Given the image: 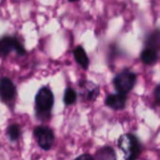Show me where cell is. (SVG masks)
<instances>
[{"instance_id": "1", "label": "cell", "mask_w": 160, "mask_h": 160, "mask_svg": "<svg viewBox=\"0 0 160 160\" xmlns=\"http://www.w3.org/2000/svg\"><path fill=\"white\" fill-rule=\"evenodd\" d=\"M119 148L124 152L126 158L136 159L142 153V145L136 136L132 134H125L118 141Z\"/></svg>"}, {"instance_id": "2", "label": "cell", "mask_w": 160, "mask_h": 160, "mask_svg": "<svg viewBox=\"0 0 160 160\" xmlns=\"http://www.w3.org/2000/svg\"><path fill=\"white\" fill-rule=\"evenodd\" d=\"M37 115L40 116H49L53 106V94L47 87H42L39 89L35 98Z\"/></svg>"}, {"instance_id": "3", "label": "cell", "mask_w": 160, "mask_h": 160, "mask_svg": "<svg viewBox=\"0 0 160 160\" xmlns=\"http://www.w3.org/2000/svg\"><path fill=\"white\" fill-rule=\"evenodd\" d=\"M136 81L137 75L128 69H125L124 71L116 75L113 80V85L118 92L128 94L134 88Z\"/></svg>"}, {"instance_id": "4", "label": "cell", "mask_w": 160, "mask_h": 160, "mask_svg": "<svg viewBox=\"0 0 160 160\" xmlns=\"http://www.w3.org/2000/svg\"><path fill=\"white\" fill-rule=\"evenodd\" d=\"M34 136L37 140L38 146L42 150L48 151L52 147L54 142V134L50 128L44 126L35 128Z\"/></svg>"}, {"instance_id": "5", "label": "cell", "mask_w": 160, "mask_h": 160, "mask_svg": "<svg viewBox=\"0 0 160 160\" xmlns=\"http://www.w3.org/2000/svg\"><path fill=\"white\" fill-rule=\"evenodd\" d=\"M11 52H15L19 55H23L25 50L20 41L12 37H4L0 41V53L2 56H7Z\"/></svg>"}, {"instance_id": "6", "label": "cell", "mask_w": 160, "mask_h": 160, "mask_svg": "<svg viewBox=\"0 0 160 160\" xmlns=\"http://www.w3.org/2000/svg\"><path fill=\"white\" fill-rule=\"evenodd\" d=\"M0 93L1 99L4 102H9L13 100L16 96V87L9 78L3 77L0 82Z\"/></svg>"}, {"instance_id": "7", "label": "cell", "mask_w": 160, "mask_h": 160, "mask_svg": "<svg viewBox=\"0 0 160 160\" xmlns=\"http://www.w3.org/2000/svg\"><path fill=\"white\" fill-rule=\"evenodd\" d=\"M127 100H128L127 94L118 92L117 94L109 95L105 99V104L111 109L118 111V110H123L126 107Z\"/></svg>"}, {"instance_id": "8", "label": "cell", "mask_w": 160, "mask_h": 160, "mask_svg": "<svg viewBox=\"0 0 160 160\" xmlns=\"http://www.w3.org/2000/svg\"><path fill=\"white\" fill-rule=\"evenodd\" d=\"M73 55L76 60V62L83 68L87 69L89 67V58L87 56V53L85 50L82 46H77L73 51Z\"/></svg>"}, {"instance_id": "9", "label": "cell", "mask_w": 160, "mask_h": 160, "mask_svg": "<svg viewBox=\"0 0 160 160\" xmlns=\"http://www.w3.org/2000/svg\"><path fill=\"white\" fill-rule=\"evenodd\" d=\"M141 59L142 61L146 64V65H154L158 59V50L149 48L147 47L145 50L141 54Z\"/></svg>"}, {"instance_id": "10", "label": "cell", "mask_w": 160, "mask_h": 160, "mask_svg": "<svg viewBox=\"0 0 160 160\" xmlns=\"http://www.w3.org/2000/svg\"><path fill=\"white\" fill-rule=\"evenodd\" d=\"M98 158V159H115L116 156L114 153V150L111 147H103L101 149H99L95 158Z\"/></svg>"}, {"instance_id": "11", "label": "cell", "mask_w": 160, "mask_h": 160, "mask_svg": "<svg viewBox=\"0 0 160 160\" xmlns=\"http://www.w3.org/2000/svg\"><path fill=\"white\" fill-rule=\"evenodd\" d=\"M146 44L149 48L156 50L160 49V29H157L149 35Z\"/></svg>"}, {"instance_id": "12", "label": "cell", "mask_w": 160, "mask_h": 160, "mask_svg": "<svg viewBox=\"0 0 160 160\" xmlns=\"http://www.w3.org/2000/svg\"><path fill=\"white\" fill-rule=\"evenodd\" d=\"M7 135H8L9 141L16 142L21 136V128H20V127L18 125H16V124L10 125L7 128Z\"/></svg>"}, {"instance_id": "13", "label": "cell", "mask_w": 160, "mask_h": 160, "mask_svg": "<svg viewBox=\"0 0 160 160\" xmlns=\"http://www.w3.org/2000/svg\"><path fill=\"white\" fill-rule=\"evenodd\" d=\"M77 93L72 88H67L64 94V102L66 105H72L76 102Z\"/></svg>"}, {"instance_id": "14", "label": "cell", "mask_w": 160, "mask_h": 160, "mask_svg": "<svg viewBox=\"0 0 160 160\" xmlns=\"http://www.w3.org/2000/svg\"><path fill=\"white\" fill-rule=\"evenodd\" d=\"M155 98L156 102L160 106V84L158 85L155 89Z\"/></svg>"}, {"instance_id": "15", "label": "cell", "mask_w": 160, "mask_h": 160, "mask_svg": "<svg viewBox=\"0 0 160 160\" xmlns=\"http://www.w3.org/2000/svg\"><path fill=\"white\" fill-rule=\"evenodd\" d=\"M79 158H82V159H83V158H90V159H91V158H94L91 157L90 155H82V156H80Z\"/></svg>"}, {"instance_id": "16", "label": "cell", "mask_w": 160, "mask_h": 160, "mask_svg": "<svg viewBox=\"0 0 160 160\" xmlns=\"http://www.w3.org/2000/svg\"><path fill=\"white\" fill-rule=\"evenodd\" d=\"M69 2H76V1H78V0H68Z\"/></svg>"}]
</instances>
